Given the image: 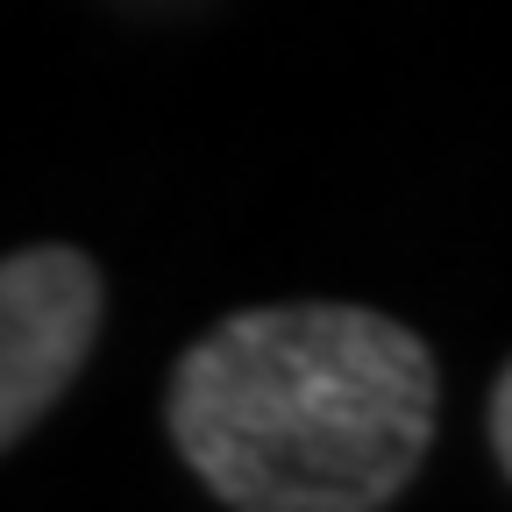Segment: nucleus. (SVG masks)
<instances>
[{
  "instance_id": "obj_3",
  "label": "nucleus",
  "mask_w": 512,
  "mask_h": 512,
  "mask_svg": "<svg viewBox=\"0 0 512 512\" xmlns=\"http://www.w3.org/2000/svg\"><path fill=\"white\" fill-rule=\"evenodd\" d=\"M491 448H498V463L512 477V363L498 370V392H491Z\"/></svg>"
},
{
  "instance_id": "obj_2",
  "label": "nucleus",
  "mask_w": 512,
  "mask_h": 512,
  "mask_svg": "<svg viewBox=\"0 0 512 512\" xmlns=\"http://www.w3.org/2000/svg\"><path fill=\"white\" fill-rule=\"evenodd\" d=\"M100 335V271L72 242L0 256V448L22 441L64 384L86 370Z\"/></svg>"
},
{
  "instance_id": "obj_1",
  "label": "nucleus",
  "mask_w": 512,
  "mask_h": 512,
  "mask_svg": "<svg viewBox=\"0 0 512 512\" xmlns=\"http://www.w3.org/2000/svg\"><path fill=\"white\" fill-rule=\"evenodd\" d=\"M164 420L235 512H377L434 441V356L370 306H249L178 356Z\"/></svg>"
}]
</instances>
